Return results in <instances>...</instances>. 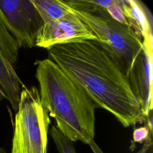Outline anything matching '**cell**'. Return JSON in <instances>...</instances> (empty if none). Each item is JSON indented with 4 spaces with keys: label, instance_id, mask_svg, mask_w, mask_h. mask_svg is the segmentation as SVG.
Returning a JSON list of instances; mask_svg holds the SVG:
<instances>
[{
    "label": "cell",
    "instance_id": "1",
    "mask_svg": "<svg viewBox=\"0 0 153 153\" xmlns=\"http://www.w3.org/2000/svg\"><path fill=\"white\" fill-rule=\"evenodd\" d=\"M48 52V59L85 90L97 108L112 114L124 127L145 118L126 75L98 41L57 45Z\"/></svg>",
    "mask_w": 153,
    "mask_h": 153
},
{
    "label": "cell",
    "instance_id": "2",
    "mask_svg": "<svg viewBox=\"0 0 153 153\" xmlns=\"http://www.w3.org/2000/svg\"><path fill=\"white\" fill-rule=\"evenodd\" d=\"M35 76L42 106L71 141L94 140L96 105L85 90L48 58L36 62Z\"/></svg>",
    "mask_w": 153,
    "mask_h": 153
},
{
    "label": "cell",
    "instance_id": "3",
    "mask_svg": "<svg viewBox=\"0 0 153 153\" xmlns=\"http://www.w3.org/2000/svg\"><path fill=\"white\" fill-rule=\"evenodd\" d=\"M68 7L96 35L126 75L142 48V39L129 26L113 19L106 8L100 7L90 13Z\"/></svg>",
    "mask_w": 153,
    "mask_h": 153
},
{
    "label": "cell",
    "instance_id": "4",
    "mask_svg": "<svg viewBox=\"0 0 153 153\" xmlns=\"http://www.w3.org/2000/svg\"><path fill=\"white\" fill-rule=\"evenodd\" d=\"M50 124L38 88L24 86L15 115L11 153H47Z\"/></svg>",
    "mask_w": 153,
    "mask_h": 153
},
{
    "label": "cell",
    "instance_id": "5",
    "mask_svg": "<svg viewBox=\"0 0 153 153\" xmlns=\"http://www.w3.org/2000/svg\"><path fill=\"white\" fill-rule=\"evenodd\" d=\"M0 17L20 48L35 46L44 21L31 0H0Z\"/></svg>",
    "mask_w": 153,
    "mask_h": 153
},
{
    "label": "cell",
    "instance_id": "6",
    "mask_svg": "<svg viewBox=\"0 0 153 153\" xmlns=\"http://www.w3.org/2000/svg\"><path fill=\"white\" fill-rule=\"evenodd\" d=\"M153 38L143 39L142 47L126 74L129 87L139 102L145 117L152 110Z\"/></svg>",
    "mask_w": 153,
    "mask_h": 153
},
{
    "label": "cell",
    "instance_id": "7",
    "mask_svg": "<svg viewBox=\"0 0 153 153\" xmlns=\"http://www.w3.org/2000/svg\"><path fill=\"white\" fill-rule=\"evenodd\" d=\"M70 11L72 15L68 18L44 23L38 31L35 46L48 50L57 45L84 40L98 41L96 35L71 10Z\"/></svg>",
    "mask_w": 153,
    "mask_h": 153
},
{
    "label": "cell",
    "instance_id": "8",
    "mask_svg": "<svg viewBox=\"0 0 153 153\" xmlns=\"http://www.w3.org/2000/svg\"><path fill=\"white\" fill-rule=\"evenodd\" d=\"M127 25L142 39L153 38L152 17L145 5L139 1L121 0Z\"/></svg>",
    "mask_w": 153,
    "mask_h": 153
},
{
    "label": "cell",
    "instance_id": "9",
    "mask_svg": "<svg viewBox=\"0 0 153 153\" xmlns=\"http://www.w3.org/2000/svg\"><path fill=\"white\" fill-rule=\"evenodd\" d=\"M0 86L5 98L16 111L22 88L25 86L14 70L13 66L5 58L0 50Z\"/></svg>",
    "mask_w": 153,
    "mask_h": 153
},
{
    "label": "cell",
    "instance_id": "10",
    "mask_svg": "<svg viewBox=\"0 0 153 153\" xmlns=\"http://www.w3.org/2000/svg\"><path fill=\"white\" fill-rule=\"evenodd\" d=\"M39 13L44 23L57 21L72 15L68 6L62 0H31Z\"/></svg>",
    "mask_w": 153,
    "mask_h": 153
},
{
    "label": "cell",
    "instance_id": "11",
    "mask_svg": "<svg viewBox=\"0 0 153 153\" xmlns=\"http://www.w3.org/2000/svg\"><path fill=\"white\" fill-rule=\"evenodd\" d=\"M19 48L17 41L7 30L0 17V50L13 66L17 62Z\"/></svg>",
    "mask_w": 153,
    "mask_h": 153
},
{
    "label": "cell",
    "instance_id": "12",
    "mask_svg": "<svg viewBox=\"0 0 153 153\" xmlns=\"http://www.w3.org/2000/svg\"><path fill=\"white\" fill-rule=\"evenodd\" d=\"M59 153H76L73 143L65 136L56 127L53 126L50 131Z\"/></svg>",
    "mask_w": 153,
    "mask_h": 153
},
{
    "label": "cell",
    "instance_id": "13",
    "mask_svg": "<svg viewBox=\"0 0 153 153\" xmlns=\"http://www.w3.org/2000/svg\"><path fill=\"white\" fill-rule=\"evenodd\" d=\"M152 132H151L147 126L141 127L137 128L134 130L133 132V140L134 142H142L143 140H146V143L142 150H141L142 153H145V152L148 149V147L150 146L149 142L152 143L151 137Z\"/></svg>",
    "mask_w": 153,
    "mask_h": 153
},
{
    "label": "cell",
    "instance_id": "14",
    "mask_svg": "<svg viewBox=\"0 0 153 153\" xmlns=\"http://www.w3.org/2000/svg\"><path fill=\"white\" fill-rule=\"evenodd\" d=\"M106 10L109 15L115 20L128 25L127 20L123 14L121 0H114L113 4L108 7Z\"/></svg>",
    "mask_w": 153,
    "mask_h": 153
},
{
    "label": "cell",
    "instance_id": "15",
    "mask_svg": "<svg viewBox=\"0 0 153 153\" xmlns=\"http://www.w3.org/2000/svg\"><path fill=\"white\" fill-rule=\"evenodd\" d=\"M88 145L90 146V147L93 153H103V152L99 148V146L96 144V143L94 142V140H92L91 142H90L89 143Z\"/></svg>",
    "mask_w": 153,
    "mask_h": 153
},
{
    "label": "cell",
    "instance_id": "16",
    "mask_svg": "<svg viewBox=\"0 0 153 153\" xmlns=\"http://www.w3.org/2000/svg\"><path fill=\"white\" fill-rule=\"evenodd\" d=\"M4 99H5V94L4 93V91L2 90V89L1 88V86H0V105H1V103L2 102V101L4 100Z\"/></svg>",
    "mask_w": 153,
    "mask_h": 153
},
{
    "label": "cell",
    "instance_id": "17",
    "mask_svg": "<svg viewBox=\"0 0 153 153\" xmlns=\"http://www.w3.org/2000/svg\"><path fill=\"white\" fill-rule=\"evenodd\" d=\"M0 153H7V152H6L5 150L4 149V148L0 146Z\"/></svg>",
    "mask_w": 153,
    "mask_h": 153
}]
</instances>
